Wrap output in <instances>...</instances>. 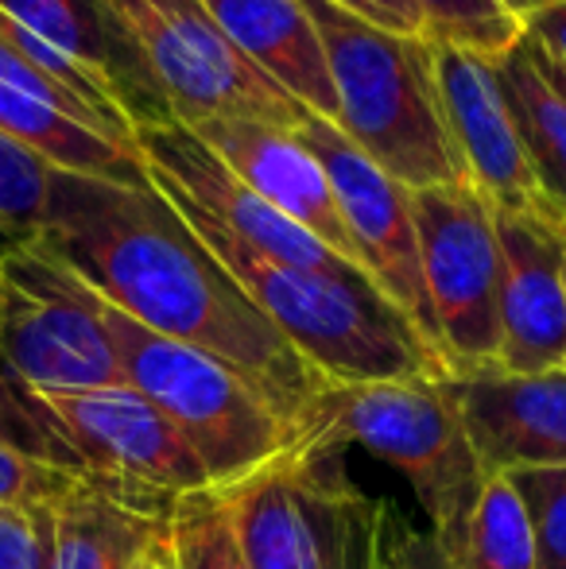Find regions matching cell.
I'll return each mask as SVG.
<instances>
[{"label": "cell", "instance_id": "cell-1", "mask_svg": "<svg viewBox=\"0 0 566 569\" xmlns=\"http://www.w3.org/2000/svg\"><path fill=\"white\" fill-rule=\"evenodd\" d=\"M36 244L132 322L241 372L291 427L322 383L151 182L54 171Z\"/></svg>", "mask_w": 566, "mask_h": 569}, {"label": "cell", "instance_id": "cell-37", "mask_svg": "<svg viewBox=\"0 0 566 569\" xmlns=\"http://www.w3.org/2000/svg\"><path fill=\"white\" fill-rule=\"evenodd\" d=\"M365 558H369V555H365ZM361 569H365V562H361Z\"/></svg>", "mask_w": 566, "mask_h": 569}, {"label": "cell", "instance_id": "cell-23", "mask_svg": "<svg viewBox=\"0 0 566 569\" xmlns=\"http://www.w3.org/2000/svg\"><path fill=\"white\" fill-rule=\"evenodd\" d=\"M0 450L86 477L82 457L75 453V446L67 442V435L39 403L36 391L4 365V357H0Z\"/></svg>", "mask_w": 566, "mask_h": 569}, {"label": "cell", "instance_id": "cell-6", "mask_svg": "<svg viewBox=\"0 0 566 569\" xmlns=\"http://www.w3.org/2000/svg\"><path fill=\"white\" fill-rule=\"evenodd\" d=\"M117 28L140 51L171 120L202 124L214 117H249L299 128L310 113L226 36L202 0H101Z\"/></svg>", "mask_w": 566, "mask_h": 569}, {"label": "cell", "instance_id": "cell-22", "mask_svg": "<svg viewBox=\"0 0 566 569\" xmlns=\"http://www.w3.org/2000/svg\"><path fill=\"white\" fill-rule=\"evenodd\" d=\"M419 36L427 43L469 51L497 62L524 39V23L500 0H416Z\"/></svg>", "mask_w": 566, "mask_h": 569}, {"label": "cell", "instance_id": "cell-14", "mask_svg": "<svg viewBox=\"0 0 566 569\" xmlns=\"http://www.w3.org/2000/svg\"><path fill=\"white\" fill-rule=\"evenodd\" d=\"M430 59L446 132L466 167V179L481 190L493 210H544L520 136L508 117L497 67L438 43H430Z\"/></svg>", "mask_w": 566, "mask_h": 569}, {"label": "cell", "instance_id": "cell-12", "mask_svg": "<svg viewBox=\"0 0 566 569\" xmlns=\"http://www.w3.org/2000/svg\"><path fill=\"white\" fill-rule=\"evenodd\" d=\"M500 372L566 365V240L544 210H493Z\"/></svg>", "mask_w": 566, "mask_h": 569}, {"label": "cell", "instance_id": "cell-18", "mask_svg": "<svg viewBox=\"0 0 566 569\" xmlns=\"http://www.w3.org/2000/svg\"><path fill=\"white\" fill-rule=\"evenodd\" d=\"M500 90H505L508 117L520 136L524 159L544 198V210L555 221L566 218V90L544 67L536 43L528 36L500 54L497 62Z\"/></svg>", "mask_w": 566, "mask_h": 569}, {"label": "cell", "instance_id": "cell-27", "mask_svg": "<svg viewBox=\"0 0 566 569\" xmlns=\"http://www.w3.org/2000/svg\"><path fill=\"white\" fill-rule=\"evenodd\" d=\"M365 569H450L430 531H419L396 500L373 503V531Z\"/></svg>", "mask_w": 566, "mask_h": 569}, {"label": "cell", "instance_id": "cell-7", "mask_svg": "<svg viewBox=\"0 0 566 569\" xmlns=\"http://www.w3.org/2000/svg\"><path fill=\"white\" fill-rule=\"evenodd\" d=\"M0 357L31 391L129 383L93 307V291L36 240L0 256Z\"/></svg>", "mask_w": 566, "mask_h": 569}, {"label": "cell", "instance_id": "cell-24", "mask_svg": "<svg viewBox=\"0 0 566 569\" xmlns=\"http://www.w3.org/2000/svg\"><path fill=\"white\" fill-rule=\"evenodd\" d=\"M54 171L43 156L0 136V256L39 237Z\"/></svg>", "mask_w": 566, "mask_h": 569}, {"label": "cell", "instance_id": "cell-13", "mask_svg": "<svg viewBox=\"0 0 566 569\" xmlns=\"http://www.w3.org/2000/svg\"><path fill=\"white\" fill-rule=\"evenodd\" d=\"M481 472L566 469V365L443 376Z\"/></svg>", "mask_w": 566, "mask_h": 569}, {"label": "cell", "instance_id": "cell-33", "mask_svg": "<svg viewBox=\"0 0 566 569\" xmlns=\"http://www.w3.org/2000/svg\"><path fill=\"white\" fill-rule=\"evenodd\" d=\"M500 4H505L508 12H513L520 23H528L532 16H536V12H544V8H547V4H555V0H500Z\"/></svg>", "mask_w": 566, "mask_h": 569}, {"label": "cell", "instance_id": "cell-19", "mask_svg": "<svg viewBox=\"0 0 566 569\" xmlns=\"http://www.w3.org/2000/svg\"><path fill=\"white\" fill-rule=\"evenodd\" d=\"M163 519L109 496L98 480L82 477L51 503L47 569H132L159 535Z\"/></svg>", "mask_w": 566, "mask_h": 569}, {"label": "cell", "instance_id": "cell-8", "mask_svg": "<svg viewBox=\"0 0 566 569\" xmlns=\"http://www.w3.org/2000/svg\"><path fill=\"white\" fill-rule=\"evenodd\" d=\"M419 263L446 376L497 368L500 252L493 206L469 182L411 190Z\"/></svg>", "mask_w": 566, "mask_h": 569}, {"label": "cell", "instance_id": "cell-31", "mask_svg": "<svg viewBox=\"0 0 566 569\" xmlns=\"http://www.w3.org/2000/svg\"><path fill=\"white\" fill-rule=\"evenodd\" d=\"M524 36H532L544 51H552L566 67V0H555L544 12L532 16V20L524 23Z\"/></svg>", "mask_w": 566, "mask_h": 569}, {"label": "cell", "instance_id": "cell-28", "mask_svg": "<svg viewBox=\"0 0 566 569\" xmlns=\"http://www.w3.org/2000/svg\"><path fill=\"white\" fill-rule=\"evenodd\" d=\"M78 480H82V472H67V469H54V465H39L20 453L0 450V503H12V508L54 503Z\"/></svg>", "mask_w": 566, "mask_h": 569}, {"label": "cell", "instance_id": "cell-32", "mask_svg": "<svg viewBox=\"0 0 566 569\" xmlns=\"http://www.w3.org/2000/svg\"><path fill=\"white\" fill-rule=\"evenodd\" d=\"M167 523V519H163ZM140 569H179L171 558V547H167V527H159V535L148 542V550L140 555Z\"/></svg>", "mask_w": 566, "mask_h": 569}, {"label": "cell", "instance_id": "cell-3", "mask_svg": "<svg viewBox=\"0 0 566 569\" xmlns=\"http://www.w3.org/2000/svg\"><path fill=\"white\" fill-rule=\"evenodd\" d=\"M302 8L338 90L330 124L408 190L469 182L446 132L427 39L377 28L338 0H302Z\"/></svg>", "mask_w": 566, "mask_h": 569}, {"label": "cell", "instance_id": "cell-9", "mask_svg": "<svg viewBox=\"0 0 566 569\" xmlns=\"http://www.w3.org/2000/svg\"><path fill=\"white\" fill-rule=\"evenodd\" d=\"M36 396L82 457L86 477L143 516L167 519L179 496L210 488L187 438L129 383Z\"/></svg>", "mask_w": 566, "mask_h": 569}, {"label": "cell", "instance_id": "cell-2", "mask_svg": "<svg viewBox=\"0 0 566 569\" xmlns=\"http://www.w3.org/2000/svg\"><path fill=\"white\" fill-rule=\"evenodd\" d=\"M159 194L187 218L198 240L226 263V271L257 302L260 315L322 380L361 383L400 380V376H446L443 360L427 349L416 326L380 295V287L365 271L326 276V271L287 268L237 240L187 198L167 190Z\"/></svg>", "mask_w": 566, "mask_h": 569}, {"label": "cell", "instance_id": "cell-5", "mask_svg": "<svg viewBox=\"0 0 566 569\" xmlns=\"http://www.w3.org/2000/svg\"><path fill=\"white\" fill-rule=\"evenodd\" d=\"M93 307L113 341L129 388H137L175 422V430L202 461L210 488L221 492L295 450L291 419L276 411L241 372L195 345L132 322L98 295Z\"/></svg>", "mask_w": 566, "mask_h": 569}, {"label": "cell", "instance_id": "cell-30", "mask_svg": "<svg viewBox=\"0 0 566 569\" xmlns=\"http://www.w3.org/2000/svg\"><path fill=\"white\" fill-rule=\"evenodd\" d=\"M349 12L365 16L369 23L388 31H404V36H419V8L416 0H338Z\"/></svg>", "mask_w": 566, "mask_h": 569}, {"label": "cell", "instance_id": "cell-29", "mask_svg": "<svg viewBox=\"0 0 566 569\" xmlns=\"http://www.w3.org/2000/svg\"><path fill=\"white\" fill-rule=\"evenodd\" d=\"M51 503L12 508L0 503V569H47Z\"/></svg>", "mask_w": 566, "mask_h": 569}, {"label": "cell", "instance_id": "cell-21", "mask_svg": "<svg viewBox=\"0 0 566 569\" xmlns=\"http://www.w3.org/2000/svg\"><path fill=\"white\" fill-rule=\"evenodd\" d=\"M450 569H536V535L520 492L505 472H489L461 527V539L446 555Z\"/></svg>", "mask_w": 566, "mask_h": 569}, {"label": "cell", "instance_id": "cell-34", "mask_svg": "<svg viewBox=\"0 0 566 569\" xmlns=\"http://www.w3.org/2000/svg\"><path fill=\"white\" fill-rule=\"evenodd\" d=\"M528 39H532V36H528ZM532 43H536V39H532ZM536 51H539V59H544V67H547V70H552V74H555V82H559L563 90H566V67H563V62L555 59L552 51H544V47H539V43H536Z\"/></svg>", "mask_w": 566, "mask_h": 569}, {"label": "cell", "instance_id": "cell-36", "mask_svg": "<svg viewBox=\"0 0 566 569\" xmlns=\"http://www.w3.org/2000/svg\"><path fill=\"white\" fill-rule=\"evenodd\" d=\"M0 307H4V283H0Z\"/></svg>", "mask_w": 566, "mask_h": 569}, {"label": "cell", "instance_id": "cell-25", "mask_svg": "<svg viewBox=\"0 0 566 569\" xmlns=\"http://www.w3.org/2000/svg\"><path fill=\"white\" fill-rule=\"evenodd\" d=\"M163 527L179 569H249L229 531L226 503L214 488L179 496Z\"/></svg>", "mask_w": 566, "mask_h": 569}, {"label": "cell", "instance_id": "cell-16", "mask_svg": "<svg viewBox=\"0 0 566 569\" xmlns=\"http://www.w3.org/2000/svg\"><path fill=\"white\" fill-rule=\"evenodd\" d=\"M0 12L98 78L137 128L171 120V109L151 82L140 51L101 0H0Z\"/></svg>", "mask_w": 566, "mask_h": 569}, {"label": "cell", "instance_id": "cell-17", "mask_svg": "<svg viewBox=\"0 0 566 569\" xmlns=\"http://www.w3.org/2000/svg\"><path fill=\"white\" fill-rule=\"evenodd\" d=\"M202 4L268 82L280 86L310 117L338 120V90L326 47L302 0H202Z\"/></svg>", "mask_w": 566, "mask_h": 569}, {"label": "cell", "instance_id": "cell-15", "mask_svg": "<svg viewBox=\"0 0 566 569\" xmlns=\"http://www.w3.org/2000/svg\"><path fill=\"white\" fill-rule=\"evenodd\" d=\"M190 132L252 190L260 194L276 213L307 229L315 240H322L341 260L357 263V248L341 221L338 198L326 179L322 163L315 151L299 140L295 128H276L265 120L249 117H214L202 124H190ZM365 271V268H361Z\"/></svg>", "mask_w": 566, "mask_h": 569}, {"label": "cell", "instance_id": "cell-35", "mask_svg": "<svg viewBox=\"0 0 566 569\" xmlns=\"http://www.w3.org/2000/svg\"><path fill=\"white\" fill-rule=\"evenodd\" d=\"M555 226H559V232H563V240H566V218H563V221H555Z\"/></svg>", "mask_w": 566, "mask_h": 569}, {"label": "cell", "instance_id": "cell-26", "mask_svg": "<svg viewBox=\"0 0 566 569\" xmlns=\"http://www.w3.org/2000/svg\"><path fill=\"white\" fill-rule=\"evenodd\" d=\"M505 477L528 508L536 569H566V469H520Z\"/></svg>", "mask_w": 566, "mask_h": 569}, {"label": "cell", "instance_id": "cell-20", "mask_svg": "<svg viewBox=\"0 0 566 569\" xmlns=\"http://www.w3.org/2000/svg\"><path fill=\"white\" fill-rule=\"evenodd\" d=\"M0 136L31 148L59 171L109 182H151L140 148H121L8 82H0Z\"/></svg>", "mask_w": 566, "mask_h": 569}, {"label": "cell", "instance_id": "cell-10", "mask_svg": "<svg viewBox=\"0 0 566 569\" xmlns=\"http://www.w3.org/2000/svg\"><path fill=\"white\" fill-rule=\"evenodd\" d=\"M295 132L315 151L326 179H330L341 221H346L349 237H354L365 276L380 287V295L416 326V333L427 341V349L443 360L438 326L435 315H430V299L424 287V263H419L411 190L388 171H380L365 151H357L330 120L307 117Z\"/></svg>", "mask_w": 566, "mask_h": 569}, {"label": "cell", "instance_id": "cell-4", "mask_svg": "<svg viewBox=\"0 0 566 569\" xmlns=\"http://www.w3.org/2000/svg\"><path fill=\"white\" fill-rule=\"evenodd\" d=\"M295 446L341 450L361 446L408 480L424 508L427 531L450 555L477 500L485 472L446 396L443 376L334 383L322 380L295 419Z\"/></svg>", "mask_w": 566, "mask_h": 569}, {"label": "cell", "instance_id": "cell-11", "mask_svg": "<svg viewBox=\"0 0 566 569\" xmlns=\"http://www.w3.org/2000/svg\"><path fill=\"white\" fill-rule=\"evenodd\" d=\"M137 148L148 163V179L167 194L187 198L190 206L214 218L221 229H229L237 240L257 248L260 256L287 268L326 271V276H346L361 271L357 263L341 260L338 252L315 240L307 229L276 213L260 194H252L187 124L163 120V124L137 128Z\"/></svg>", "mask_w": 566, "mask_h": 569}]
</instances>
